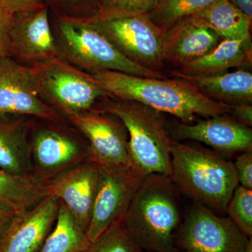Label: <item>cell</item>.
I'll return each instance as SVG.
<instances>
[{"instance_id": "1", "label": "cell", "mask_w": 252, "mask_h": 252, "mask_svg": "<svg viewBox=\"0 0 252 252\" xmlns=\"http://www.w3.org/2000/svg\"><path fill=\"white\" fill-rule=\"evenodd\" d=\"M90 74L111 98L140 102L175 116L184 124H192L199 117L228 114L231 109V106L213 100L183 79L142 77L117 71Z\"/></svg>"}, {"instance_id": "2", "label": "cell", "mask_w": 252, "mask_h": 252, "mask_svg": "<svg viewBox=\"0 0 252 252\" xmlns=\"http://www.w3.org/2000/svg\"><path fill=\"white\" fill-rule=\"evenodd\" d=\"M181 222L178 189L169 176L152 174L139 186L122 223L142 252H177Z\"/></svg>"}, {"instance_id": "3", "label": "cell", "mask_w": 252, "mask_h": 252, "mask_svg": "<svg viewBox=\"0 0 252 252\" xmlns=\"http://www.w3.org/2000/svg\"><path fill=\"white\" fill-rule=\"evenodd\" d=\"M170 179L195 203L225 212L239 186L233 162L220 154L174 142Z\"/></svg>"}, {"instance_id": "4", "label": "cell", "mask_w": 252, "mask_h": 252, "mask_svg": "<svg viewBox=\"0 0 252 252\" xmlns=\"http://www.w3.org/2000/svg\"><path fill=\"white\" fill-rule=\"evenodd\" d=\"M104 100L94 110L112 114L124 124L134 171L144 177L152 174L170 177L174 141L160 112L135 101L111 97Z\"/></svg>"}, {"instance_id": "5", "label": "cell", "mask_w": 252, "mask_h": 252, "mask_svg": "<svg viewBox=\"0 0 252 252\" xmlns=\"http://www.w3.org/2000/svg\"><path fill=\"white\" fill-rule=\"evenodd\" d=\"M56 35L59 57L91 74L117 71L142 77L166 78L162 72L141 67L126 58L90 18L59 16Z\"/></svg>"}, {"instance_id": "6", "label": "cell", "mask_w": 252, "mask_h": 252, "mask_svg": "<svg viewBox=\"0 0 252 252\" xmlns=\"http://www.w3.org/2000/svg\"><path fill=\"white\" fill-rule=\"evenodd\" d=\"M39 96L67 118L94 110L97 100L109 97L91 77L60 57L31 66Z\"/></svg>"}, {"instance_id": "7", "label": "cell", "mask_w": 252, "mask_h": 252, "mask_svg": "<svg viewBox=\"0 0 252 252\" xmlns=\"http://www.w3.org/2000/svg\"><path fill=\"white\" fill-rule=\"evenodd\" d=\"M90 18L126 58L141 67L162 72L165 31L154 24L148 14Z\"/></svg>"}, {"instance_id": "8", "label": "cell", "mask_w": 252, "mask_h": 252, "mask_svg": "<svg viewBox=\"0 0 252 252\" xmlns=\"http://www.w3.org/2000/svg\"><path fill=\"white\" fill-rule=\"evenodd\" d=\"M250 238L229 217L195 203L181 222L175 243L183 252H244Z\"/></svg>"}, {"instance_id": "9", "label": "cell", "mask_w": 252, "mask_h": 252, "mask_svg": "<svg viewBox=\"0 0 252 252\" xmlns=\"http://www.w3.org/2000/svg\"><path fill=\"white\" fill-rule=\"evenodd\" d=\"M88 140L90 160L114 170H133L124 124L108 113L91 110L67 118Z\"/></svg>"}, {"instance_id": "10", "label": "cell", "mask_w": 252, "mask_h": 252, "mask_svg": "<svg viewBox=\"0 0 252 252\" xmlns=\"http://www.w3.org/2000/svg\"><path fill=\"white\" fill-rule=\"evenodd\" d=\"M144 179L132 170H114L99 166L98 185L86 231L91 243L123 221Z\"/></svg>"}, {"instance_id": "11", "label": "cell", "mask_w": 252, "mask_h": 252, "mask_svg": "<svg viewBox=\"0 0 252 252\" xmlns=\"http://www.w3.org/2000/svg\"><path fill=\"white\" fill-rule=\"evenodd\" d=\"M21 116L52 122L62 120L39 96L31 67L12 58L0 59V120Z\"/></svg>"}, {"instance_id": "12", "label": "cell", "mask_w": 252, "mask_h": 252, "mask_svg": "<svg viewBox=\"0 0 252 252\" xmlns=\"http://www.w3.org/2000/svg\"><path fill=\"white\" fill-rule=\"evenodd\" d=\"M33 175L44 182L90 160L88 146L61 129L44 127L36 131L31 142Z\"/></svg>"}, {"instance_id": "13", "label": "cell", "mask_w": 252, "mask_h": 252, "mask_svg": "<svg viewBox=\"0 0 252 252\" xmlns=\"http://www.w3.org/2000/svg\"><path fill=\"white\" fill-rule=\"evenodd\" d=\"M49 7L13 14L10 28L11 58L32 63L59 57L56 38L50 26Z\"/></svg>"}, {"instance_id": "14", "label": "cell", "mask_w": 252, "mask_h": 252, "mask_svg": "<svg viewBox=\"0 0 252 252\" xmlns=\"http://www.w3.org/2000/svg\"><path fill=\"white\" fill-rule=\"evenodd\" d=\"M98 180V165L88 160L46 182L47 195L64 204L86 233L90 223Z\"/></svg>"}, {"instance_id": "15", "label": "cell", "mask_w": 252, "mask_h": 252, "mask_svg": "<svg viewBox=\"0 0 252 252\" xmlns=\"http://www.w3.org/2000/svg\"><path fill=\"white\" fill-rule=\"evenodd\" d=\"M59 199L47 195L34 207L18 212L0 235V252H37L54 226Z\"/></svg>"}, {"instance_id": "16", "label": "cell", "mask_w": 252, "mask_h": 252, "mask_svg": "<svg viewBox=\"0 0 252 252\" xmlns=\"http://www.w3.org/2000/svg\"><path fill=\"white\" fill-rule=\"evenodd\" d=\"M173 132L178 138L202 142L220 154L232 155L252 149L251 127L227 114L192 124L182 123L175 126Z\"/></svg>"}, {"instance_id": "17", "label": "cell", "mask_w": 252, "mask_h": 252, "mask_svg": "<svg viewBox=\"0 0 252 252\" xmlns=\"http://www.w3.org/2000/svg\"><path fill=\"white\" fill-rule=\"evenodd\" d=\"M221 40L211 30L184 21L164 32V62L180 67L211 52Z\"/></svg>"}, {"instance_id": "18", "label": "cell", "mask_w": 252, "mask_h": 252, "mask_svg": "<svg viewBox=\"0 0 252 252\" xmlns=\"http://www.w3.org/2000/svg\"><path fill=\"white\" fill-rule=\"evenodd\" d=\"M170 72L220 103L229 106L252 103V74L245 69L207 76L186 75L176 71Z\"/></svg>"}, {"instance_id": "19", "label": "cell", "mask_w": 252, "mask_h": 252, "mask_svg": "<svg viewBox=\"0 0 252 252\" xmlns=\"http://www.w3.org/2000/svg\"><path fill=\"white\" fill-rule=\"evenodd\" d=\"M252 37L222 39L211 52L178 67L176 72L186 75L207 76L226 72L231 68L252 64Z\"/></svg>"}, {"instance_id": "20", "label": "cell", "mask_w": 252, "mask_h": 252, "mask_svg": "<svg viewBox=\"0 0 252 252\" xmlns=\"http://www.w3.org/2000/svg\"><path fill=\"white\" fill-rule=\"evenodd\" d=\"M27 124L21 119L0 120V169L15 175H33Z\"/></svg>"}, {"instance_id": "21", "label": "cell", "mask_w": 252, "mask_h": 252, "mask_svg": "<svg viewBox=\"0 0 252 252\" xmlns=\"http://www.w3.org/2000/svg\"><path fill=\"white\" fill-rule=\"evenodd\" d=\"M187 21L211 30L221 39L240 40L252 37V20L228 0H215Z\"/></svg>"}, {"instance_id": "22", "label": "cell", "mask_w": 252, "mask_h": 252, "mask_svg": "<svg viewBox=\"0 0 252 252\" xmlns=\"http://www.w3.org/2000/svg\"><path fill=\"white\" fill-rule=\"evenodd\" d=\"M46 196V182L39 177L15 175L0 169V200L16 213L34 207Z\"/></svg>"}, {"instance_id": "23", "label": "cell", "mask_w": 252, "mask_h": 252, "mask_svg": "<svg viewBox=\"0 0 252 252\" xmlns=\"http://www.w3.org/2000/svg\"><path fill=\"white\" fill-rule=\"evenodd\" d=\"M91 244L72 214L60 202L54 226L37 252H86Z\"/></svg>"}, {"instance_id": "24", "label": "cell", "mask_w": 252, "mask_h": 252, "mask_svg": "<svg viewBox=\"0 0 252 252\" xmlns=\"http://www.w3.org/2000/svg\"><path fill=\"white\" fill-rule=\"evenodd\" d=\"M215 0H159L148 16L154 24L167 31L201 11Z\"/></svg>"}, {"instance_id": "25", "label": "cell", "mask_w": 252, "mask_h": 252, "mask_svg": "<svg viewBox=\"0 0 252 252\" xmlns=\"http://www.w3.org/2000/svg\"><path fill=\"white\" fill-rule=\"evenodd\" d=\"M249 238L252 237V190L239 185L230 199L225 211Z\"/></svg>"}, {"instance_id": "26", "label": "cell", "mask_w": 252, "mask_h": 252, "mask_svg": "<svg viewBox=\"0 0 252 252\" xmlns=\"http://www.w3.org/2000/svg\"><path fill=\"white\" fill-rule=\"evenodd\" d=\"M86 252H144L133 243L123 225L118 223L91 243Z\"/></svg>"}, {"instance_id": "27", "label": "cell", "mask_w": 252, "mask_h": 252, "mask_svg": "<svg viewBox=\"0 0 252 252\" xmlns=\"http://www.w3.org/2000/svg\"><path fill=\"white\" fill-rule=\"evenodd\" d=\"M159 0H98V13L94 17L110 18L147 14Z\"/></svg>"}, {"instance_id": "28", "label": "cell", "mask_w": 252, "mask_h": 252, "mask_svg": "<svg viewBox=\"0 0 252 252\" xmlns=\"http://www.w3.org/2000/svg\"><path fill=\"white\" fill-rule=\"evenodd\" d=\"M59 16L90 18L98 13V0H43Z\"/></svg>"}, {"instance_id": "29", "label": "cell", "mask_w": 252, "mask_h": 252, "mask_svg": "<svg viewBox=\"0 0 252 252\" xmlns=\"http://www.w3.org/2000/svg\"><path fill=\"white\" fill-rule=\"evenodd\" d=\"M233 164L239 185L252 190V149L240 153Z\"/></svg>"}, {"instance_id": "30", "label": "cell", "mask_w": 252, "mask_h": 252, "mask_svg": "<svg viewBox=\"0 0 252 252\" xmlns=\"http://www.w3.org/2000/svg\"><path fill=\"white\" fill-rule=\"evenodd\" d=\"M12 16L0 6V59L11 58L9 32Z\"/></svg>"}, {"instance_id": "31", "label": "cell", "mask_w": 252, "mask_h": 252, "mask_svg": "<svg viewBox=\"0 0 252 252\" xmlns=\"http://www.w3.org/2000/svg\"><path fill=\"white\" fill-rule=\"evenodd\" d=\"M45 5L43 0H0V6L11 14L38 9Z\"/></svg>"}, {"instance_id": "32", "label": "cell", "mask_w": 252, "mask_h": 252, "mask_svg": "<svg viewBox=\"0 0 252 252\" xmlns=\"http://www.w3.org/2000/svg\"><path fill=\"white\" fill-rule=\"evenodd\" d=\"M230 114L234 119L245 125L251 127L252 125V106L251 104H238L231 106Z\"/></svg>"}, {"instance_id": "33", "label": "cell", "mask_w": 252, "mask_h": 252, "mask_svg": "<svg viewBox=\"0 0 252 252\" xmlns=\"http://www.w3.org/2000/svg\"><path fill=\"white\" fill-rule=\"evenodd\" d=\"M16 214L14 209L0 200V235Z\"/></svg>"}, {"instance_id": "34", "label": "cell", "mask_w": 252, "mask_h": 252, "mask_svg": "<svg viewBox=\"0 0 252 252\" xmlns=\"http://www.w3.org/2000/svg\"><path fill=\"white\" fill-rule=\"evenodd\" d=\"M235 8L252 20V0H228Z\"/></svg>"}, {"instance_id": "35", "label": "cell", "mask_w": 252, "mask_h": 252, "mask_svg": "<svg viewBox=\"0 0 252 252\" xmlns=\"http://www.w3.org/2000/svg\"><path fill=\"white\" fill-rule=\"evenodd\" d=\"M244 252H252V238L249 240L246 248H245Z\"/></svg>"}, {"instance_id": "36", "label": "cell", "mask_w": 252, "mask_h": 252, "mask_svg": "<svg viewBox=\"0 0 252 252\" xmlns=\"http://www.w3.org/2000/svg\"><path fill=\"white\" fill-rule=\"evenodd\" d=\"M177 252H180V251H177Z\"/></svg>"}]
</instances>
